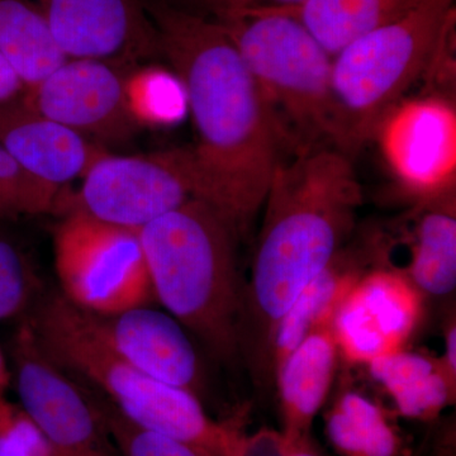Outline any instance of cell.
<instances>
[{
    "mask_svg": "<svg viewBox=\"0 0 456 456\" xmlns=\"http://www.w3.org/2000/svg\"><path fill=\"white\" fill-rule=\"evenodd\" d=\"M142 4L158 29L164 59L187 90L202 200L244 235L281 163L285 140L277 117L217 22L165 0Z\"/></svg>",
    "mask_w": 456,
    "mask_h": 456,
    "instance_id": "cell-1",
    "label": "cell"
},
{
    "mask_svg": "<svg viewBox=\"0 0 456 456\" xmlns=\"http://www.w3.org/2000/svg\"><path fill=\"white\" fill-rule=\"evenodd\" d=\"M360 204L362 188L350 156L334 147L297 152L275 169L240 325V354L257 382L274 378L272 340L278 321L344 248Z\"/></svg>",
    "mask_w": 456,
    "mask_h": 456,
    "instance_id": "cell-2",
    "label": "cell"
},
{
    "mask_svg": "<svg viewBox=\"0 0 456 456\" xmlns=\"http://www.w3.org/2000/svg\"><path fill=\"white\" fill-rule=\"evenodd\" d=\"M155 301L222 362L240 355L245 288L231 222L191 200L140 228Z\"/></svg>",
    "mask_w": 456,
    "mask_h": 456,
    "instance_id": "cell-3",
    "label": "cell"
},
{
    "mask_svg": "<svg viewBox=\"0 0 456 456\" xmlns=\"http://www.w3.org/2000/svg\"><path fill=\"white\" fill-rule=\"evenodd\" d=\"M22 318L50 362L94 387L134 424L185 441L208 456L232 454L239 428L212 419L194 393L159 382L117 355L61 293L36 299Z\"/></svg>",
    "mask_w": 456,
    "mask_h": 456,
    "instance_id": "cell-4",
    "label": "cell"
},
{
    "mask_svg": "<svg viewBox=\"0 0 456 456\" xmlns=\"http://www.w3.org/2000/svg\"><path fill=\"white\" fill-rule=\"evenodd\" d=\"M454 0H428L406 17L360 36L332 57L336 150L358 154L387 113L431 68Z\"/></svg>",
    "mask_w": 456,
    "mask_h": 456,
    "instance_id": "cell-5",
    "label": "cell"
},
{
    "mask_svg": "<svg viewBox=\"0 0 456 456\" xmlns=\"http://www.w3.org/2000/svg\"><path fill=\"white\" fill-rule=\"evenodd\" d=\"M244 60L297 152L334 147L332 56L302 23L270 11L217 22Z\"/></svg>",
    "mask_w": 456,
    "mask_h": 456,
    "instance_id": "cell-6",
    "label": "cell"
},
{
    "mask_svg": "<svg viewBox=\"0 0 456 456\" xmlns=\"http://www.w3.org/2000/svg\"><path fill=\"white\" fill-rule=\"evenodd\" d=\"M60 293L80 310L112 314L155 303L139 231L71 206L53 231Z\"/></svg>",
    "mask_w": 456,
    "mask_h": 456,
    "instance_id": "cell-7",
    "label": "cell"
},
{
    "mask_svg": "<svg viewBox=\"0 0 456 456\" xmlns=\"http://www.w3.org/2000/svg\"><path fill=\"white\" fill-rule=\"evenodd\" d=\"M83 178L71 206L107 224L134 231L189 200H202L200 170L191 147L136 156L107 152Z\"/></svg>",
    "mask_w": 456,
    "mask_h": 456,
    "instance_id": "cell-8",
    "label": "cell"
},
{
    "mask_svg": "<svg viewBox=\"0 0 456 456\" xmlns=\"http://www.w3.org/2000/svg\"><path fill=\"white\" fill-rule=\"evenodd\" d=\"M20 404L59 456H116L92 392L38 349L22 320L11 344Z\"/></svg>",
    "mask_w": 456,
    "mask_h": 456,
    "instance_id": "cell-9",
    "label": "cell"
},
{
    "mask_svg": "<svg viewBox=\"0 0 456 456\" xmlns=\"http://www.w3.org/2000/svg\"><path fill=\"white\" fill-rule=\"evenodd\" d=\"M373 142L402 191L419 203L455 193L456 110L449 99H402L380 121Z\"/></svg>",
    "mask_w": 456,
    "mask_h": 456,
    "instance_id": "cell-10",
    "label": "cell"
},
{
    "mask_svg": "<svg viewBox=\"0 0 456 456\" xmlns=\"http://www.w3.org/2000/svg\"><path fill=\"white\" fill-rule=\"evenodd\" d=\"M132 65L94 59H68L26 101L51 121L98 143H119L140 127L127 97Z\"/></svg>",
    "mask_w": 456,
    "mask_h": 456,
    "instance_id": "cell-11",
    "label": "cell"
},
{
    "mask_svg": "<svg viewBox=\"0 0 456 456\" xmlns=\"http://www.w3.org/2000/svg\"><path fill=\"white\" fill-rule=\"evenodd\" d=\"M425 296L393 266H371L360 275L336 312L334 335L340 356L351 364L407 349L424 314Z\"/></svg>",
    "mask_w": 456,
    "mask_h": 456,
    "instance_id": "cell-12",
    "label": "cell"
},
{
    "mask_svg": "<svg viewBox=\"0 0 456 456\" xmlns=\"http://www.w3.org/2000/svg\"><path fill=\"white\" fill-rule=\"evenodd\" d=\"M68 59L141 64L163 57L142 0H26Z\"/></svg>",
    "mask_w": 456,
    "mask_h": 456,
    "instance_id": "cell-13",
    "label": "cell"
},
{
    "mask_svg": "<svg viewBox=\"0 0 456 456\" xmlns=\"http://www.w3.org/2000/svg\"><path fill=\"white\" fill-rule=\"evenodd\" d=\"M83 314L93 332L123 360L159 382L197 395L202 378L197 351L184 327L167 312L142 305L118 314Z\"/></svg>",
    "mask_w": 456,
    "mask_h": 456,
    "instance_id": "cell-14",
    "label": "cell"
},
{
    "mask_svg": "<svg viewBox=\"0 0 456 456\" xmlns=\"http://www.w3.org/2000/svg\"><path fill=\"white\" fill-rule=\"evenodd\" d=\"M0 146L33 175L56 187L86 175L107 154L98 143L38 112L26 95L0 103Z\"/></svg>",
    "mask_w": 456,
    "mask_h": 456,
    "instance_id": "cell-15",
    "label": "cell"
},
{
    "mask_svg": "<svg viewBox=\"0 0 456 456\" xmlns=\"http://www.w3.org/2000/svg\"><path fill=\"white\" fill-rule=\"evenodd\" d=\"M338 356L334 326H329L308 335L275 371L281 432L290 448L310 439L314 419L334 382Z\"/></svg>",
    "mask_w": 456,
    "mask_h": 456,
    "instance_id": "cell-16",
    "label": "cell"
},
{
    "mask_svg": "<svg viewBox=\"0 0 456 456\" xmlns=\"http://www.w3.org/2000/svg\"><path fill=\"white\" fill-rule=\"evenodd\" d=\"M365 251L342 248L325 269L305 285L278 321L272 340L273 375L308 335L334 326L342 299L370 266Z\"/></svg>",
    "mask_w": 456,
    "mask_h": 456,
    "instance_id": "cell-17",
    "label": "cell"
},
{
    "mask_svg": "<svg viewBox=\"0 0 456 456\" xmlns=\"http://www.w3.org/2000/svg\"><path fill=\"white\" fill-rule=\"evenodd\" d=\"M428 0H303L266 9L302 23L332 57L365 33L402 20Z\"/></svg>",
    "mask_w": 456,
    "mask_h": 456,
    "instance_id": "cell-18",
    "label": "cell"
},
{
    "mask_svg": "<svg viewBox=\"0 0 456 456\" xmlns=\"http://www.w3.org/2000/svg\"><path fill=\"white\" fill-rule=\"evenodd\" d=\"M368 368L399 415L408 419L432 421L455 402L456 387L450 383L439 358L404 349L373 360Z\"/></svg>",
    "mask_w": 456,
    "mask_h": 456,
    "instance_id": "cell-19",
    "label": "cell"
},
{
    "mask_svg": "<svg viewBox=\"0 0 456 456\" xmlns=\"http://www.w3.org/2000/svg\"><path fill=\"white\" fill-rule=\"evenodd\" d=\"M407 277L424 296L441 297L456 287L455 193L421 204L411 240Z\"/></svg>",
    "mask_w": 456,
    "mask_h": 456,
    "instance_id": "cell-20",
    "label": "cell"
},
{
    "mask_svg": "<svg viewBox=\"0 0 456 456\" xmlns=\"http://www.w3.org/2000/svg\"><path fill=\"white\" fill-rule=\"evenodd\" d=\"M327 439L340 456H403L404 440L387 411L356 392L342 393L326 413Z\"/></svg>",
    "mask_w": 456,
    "mask_h": 456,
    "instance_id": "cell-21",
    "label": "cell"
},
{
    "mask_svg": "<svg viewBox=\"0 0 456 456\" xmlns=\"http://www.w3.org/2000/svg\"><path fill=\"white\" fill-rule=\"evenodd\" d=\"M0 53L16 69L27 92L68 60L26 0H0Z\"/></svg>",
    "mask_w": 456,
    "mask_h": 456,
    "instance_id": "cell-22",
    "label": "cell"
},
{
    "mask_svg": "<svg viewBox=\"0 0 456 456\" xmlns=\"http://www.w3.org/2000/svg\"><path fill=\"white\" fill-rule=\"evenodd\" d=\"M127 97L132 116L140 128L174 127L189 114L184 84L164 66L132 65L127 74Z\"/></svg>",
    "mask_w": 456,
    "mask_h": 456,
    "instance_id": "cell-23",
    "label": "cell"
},
{
    "mask_svg": "<svg viewBox=\"0 0 456 456\" xmlns=\"http://www.w3.org/2000/svg\"><path fill=\"white\" fill-rule=\"evenodd\" d=\"M92 395L108 434L123 456H208L185 441L134 424L106 398Z\"/></svg>",
    "mask_w": 456,
    "mask_h": 456,
    "instance_id": "cell-24",
    "label": "cell"
},
{
    "mask_svg": "<svg viewBox=\"0 0 456 456\" xmlns=\"http://www.w3.org/2000/svg\"><path fill=\"white\" fill-rule=\"evenodd\" d=\"M37 283L25 251L0 228V322L25 316L37 299Z\"/></svg>",
    "mask_w": 456,
    "mask_h": 456,
    "instance_id": "cell-25",
    "label": "cell"
},
{
    "mask_svg": "<svg viewBox=\"0 0 456 456\" xmlns=\"http://www.w3.org/2000/svg\"><path fill=\"white\" fill-rule=\"evenodd\" d=\"M59 187L29 173L0 146V191L22 215L49 212Z\"/></svg>",
    "mask_w": 456,
    "mask_h": 456,
    "instance_id": "cell-26",
    "label": "cell"
},
{
    "mask_svg": "<svg viewBox=\"0 0 456 456\" xmlns=\"http://www.w3.org/2000/svg\"><path fill=\"white\" fill-rule=\"evenodd\" d=\"M0 456H59L20 403L0 399Z\"/></svg>",
    "mask_w": 456,
    "mask_h": 456,
    "instance_id": "cell-27",
    "label": "cell"
},
{
    "mask_svg": "<svg viewBox=\"0 0 456 456\" xmlns=\"http://www.w3.org/2000/svg\"><path fill=\"white\" fill-rule=\"evenodd\" d=\"M173 7L208 18L215 22L232 20L253 12L298 5L303 0H165Z\"/></svg>",
    "mask_w": 456,
    "mask_h": 456,
    "instance_id": "cell-28",
    "label": "cell"
},
{
    "mask_svg": "<svg viewBox=\"0 0 456 456\" xmlns=\"http://www.w3.org/2000/svg\"><path fill=\"white\" fill-rule=\"evenodd\" d=\"M290 450L281 431L261 430L240 435L231 456H289Z\"/></svg>",
    "mask_w": 456,
    "mask_h": 456,
    "instance_id": "cell-29",
    "label": "cell"
},
{
    "mask_svg": "<svg viewBox=\"0 0 456 456\" xmlns=\"http://www.w3.org/2000/svg\"><path fill=\"white\" fill-rule=\"evenodd\" d=\"M27 88L16 69L0 53V103L17 101L25 97Z\"/></svg>",
    "mask_w": 456,
    "mask_h": 456,
    "instance_id": "cell-30",
    "label": "cell"
},
{
    "mask_svg": "<svg viewBox=\"0 0 456 456\" xmlns=\"http://www.w3.org/2000/svg\"><path fill=\"white\" fill-rule=\"evenodd\" d=\"M440 360L450 383L456 387V325L454 318L446 325L445 353Z\"/></svg>",
    "mask_w": 456,
    "mask_h": 456,
    "instance_id": "cell-31",
    "label": "cell"
},
{
    "mask_svg": "<svg viewBox=\"0 0 456 456\" xmlns=\"http://www.w3.org/2000/svg\"><path fill=\"white\" fill-rule=\"evenodd\" d=\"M11 380L12 371L9 370L7 359L0 347V399L5 398Z\"/></svg>",
    "mask_w": 456,
    "mask_h": 456,
    "instance_id": "cell-32",
    "label": "cell"
},
{
    "mask_svg": "<svg viewBox=\"0 0 456 456\" xmlns=\"http://www.w3.org/2000/svg\"><path fill=\"white\" fill-rule=\"evenodd\" d=\"M20 213L18 212L14 204L0 191V221L17 220Z\"/></svg>",
    "mask_w": 456,
    "mask_h": 456,
    "instance_id": "cell-33",
    "label": "cell"
},
{
    "mask_svg": "<svg viewBox=\"0 0 456 456\" xmlns=\"http://www.w3.org/2000/svg\"><path fill=\"white\" fill-rule=\"evenodd\" d=\"M289 456H321L317 449L314 448L310 439L302 441V443L297 444L292 450H290Z\"/></svg>",
    "mask_w": 456,
    "mask_h": 456,
    "instance_id": "cell-34",
    "label": "cell"
}]
</instances>
